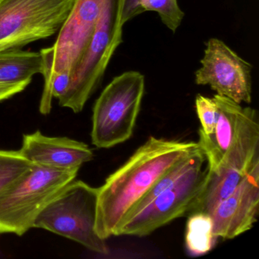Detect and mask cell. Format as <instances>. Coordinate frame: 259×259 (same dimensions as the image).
I'll list each match as a JSON object with an SVG mask.
<instances>
[{
  "mask_svg": "<svg viewBox=\"0 0 259 259\" xmlns=\"http://www.w3.org/2000/svg\"><path fill=\"white\" fill-rule=\"evenodd\" d=\"M200 148L198 142L151 136L98 188L95 230L104 239L115 236L127 213L174 165Z\"/></svg>",
  "mask_w": 259,
  "mask_h": 259,
  "instance_id": "obj_1",
  "label": "cell"
},
{
  "mask_svg": "<svg viewBox=\"0 0 259 259\" xmlns=\"http://www.w3.org/2000/svg\"><path fill=\"white\" fill-rule=\"evenodd\" d=\"M218 119L213 133L200 130L198 143L209 170L249 171L259 163V125L257 112L224 96L213 97Z\"/></svg>",
  "mask_w": 259,
  "mask_h": 259,
  "instance_id": "obj_2",
  "label": "cell"
},
{
  "mask_svg": "<svg viewBox=\"0 0 259 259\" xmlns=\"http://www.w3.org/2000/svg\"><path fill=\"white\" fill-rule=\"evenodd\" d=\"M79 169H59L34 164L0 193V234L22 236L45 207L78 175Z\"/></svg>",
  "mask_w": 259,
  "mask_h": 259,
  "instance_id": "obj_3",
  "label": "cell"
},
{
  "mask_svg": "<svg viewBox=\"0 0 259 259\" xmlns=\"http://www.w3.org/2000/svg\"><path fill=\"white\" fill-rule=\"evenodd\" d=\"M98 198V188L73 180L40 212L34 228L64 236L98 254H108L106 239L95 230Z\"/></svg>",
  "mask_w": 259,
  "mask_h": 259,
  "instance_id": "obj_4",
  "label": "cell"
},
{
  "mask_svg": "<svg viewBox=\"0 0 259 259\" xmlns=\"http://www.w3.org/2000/svg\"><path fill=\"white\" fill-rule=\"evenodd\" d=\"M145 76L128 71L115 77L101 92L93 108L92 142L110 148L133 136L145 95Z\"/></svg>",
  "mask_w": 259,
  "mask_h": 259,
  "instance_id": "obj_5",
  "label": "cell"
},
{
  "mask_svg": "<svg viewBox=\"0 0 259 259\" xmlns=\"http://www.w3.org/2000/svg\"><path fill=\"white\" fill-rule=\"evenodd\" d=\"M119 0H107L90 44L66 95L59 100L61 107L78 113L102 82L115 51L122 43Z\"/></svg>",
  "mask_w": 259,
  "mask_h": 259,
  "instance_id": "obj_6",
  "label": "cell"
},
{
  "mask_svg": "<svg viewBox=\"0 0 259 259\" xmlns=\"http://www.w3.org/2000/svg\"><path fill=\"white\" fill-rule=\"evenodd\" d=\"M75 0H0V52L60 31Z\"/></svg>",
  "mask_w": 259,
  "mask_h": 259,
  "instance_id": "obj_7",
  "label": "cell"
},
{
  "mask_svg": "<svg viewBox=\"0 0 259 259\" xmlns=\"http://www.w3.org/2000/svg\"><path fill=\"white\" fill-rule=\"evenodd\" d=\"M205 162L198 163L177 183L139 210L130 212L115 236H148L171 221L188 214L202 190L207 174Z\"/></svg>",
  "mask_w": 259,
  "mask_h": 259,
  "instance_id": "obj_8",
  "label": "cell"
},
{
  "mask_svg": "<svg viewBox=\"0 0 259 259\" xmlns=\"http://www.w3.org/2000/svg\"><path fill=\"white\" fill-rule=\"evenodd\" d=\"M107 0H75L55 43L40 51L45 84L55 74L73 77L90 44Z\"/></svg>",
  "mask_w": 259,
  "mask_h": 259,
  "instance_id": "obj_9",
  "label": "cell"
},
{
  "mask_svg": "<svg viewBox=\"0 0 259 259\" xmlns=\"http://www.w3.org/2000/svg\"><path fill=\"white\" fill-rule=\"evenodd\" d=\"M201 67L195 73L198 85H208L216 95L238 104L251 101L253 66L222 40L209 39L206 43Z\"/></svg>",
  "mask_w": 259,
  "mask_h": 259,
  "instance_id": "obj_10",
  "label": "cell"
},
{
  "mask_svg": "<svg viewBox=\"0 0 259 259\" xmlns=\"http://www.w3.org/2000/svg\"><path fill=\"white\" fill-rule=\"evenodd\" d=\"M259 207V163L211 213L213 236L232 239L252 228Z\"/></svg>",
  "mask_w": 259,
  "mask_h": 259,
  "instance_id": "obj_11",
  "label": "cell"
},
{
  "mask_svg": "<svg viewBox=\"0 0 259 259\" xmlns=\"http://www.w3.org/2000/svg\"><path fill=\"white\" fill-rule=\"evenodd\" d=\"M21 154L31 163L59 169H80L94 159L84 142L67 137H50L40 131L24 135Z\"/></svg>",
  "mask_w": 259,
  "mask_h": 259,
  "instance_id": "obj_12",
  "label": "cell"
},
{
  "mask_svg": "<svg viewBox=\"0 0 259 259\" xmlns=\"http://www.w3.org/2000/svg\"><path fill=\"white\" fill-rule=\"evenodd\" d=\"M248 172L230 169L215 172L207 169L202 190L188 214L204 213L211 215L216 207L234 192Z\"/></svg>",
  "mask_w": 259,
  "mask_h": 259,
  "instance_id": "obj_13",
  "label": "cell"
},
{
  "mask_svg": "<svg viewBox=\"0 0 259 259\" xmlns=\"http://www.w3.org/2000/svg\"><path fill=\"white\" fill-rule=\"evenodd\" d=\"M44 60L40 52L21 49L0 52V82L30 83L37 74H43Z\"/></svg>",
  "mask_w": 259,
  "mask_h": 259,
  "instance_id": "obj_14",
  "label": "cell"
},
{
  "mask_svg": "<svg viewBox=\"0 0 259 259\" xmlns=\"http://www.w3.org/2000/svg\"><path fill=\"white\" fill-rule=\"evenodd\" d=\"M217 238L213 236V221L210 215L204 213L189 214L186 231V247L193 256L207 254L214 246Z\"/></svg>",
  "mask_w": 259,
  "mask_h": 259,
  "instance_id": "obj_15",
  "label": "cell"
},
{
  "mask_svg": "<svg viewBox=\"0 0 259 259\" xmlns=\"http://www.w3.org/2000/svg\"><path fill=\"white\" fill-rule=\"evenodd\" d=\"M34 163L19 151L0 150V193L32 169Z\"/></svg>",
  "mask_w": 259,
  "mask_h": 259,
  "instance_id": "obj_16",
  "label": "cell"
},
{
  "mask_svg": "<svg viewBox=\"0 0 259 259\" xmlns=\"http://www.w3.org/2000/svg\"><path fill=\"white\" fill-rule=\"evenodd\" d=\"M143 13H158L163 25L175 33L181 25L185 13L179 7L177 0H143L140 3Z\"/></svg>",
  "mask_w": 259,
  "mask_h": 259,
  "instance_id": "obj_17",
  "label": "cell"
},
{
  "mask_svg": "<svg viewBox=\"0 0 259 259\" xmlns=\"http://www.w3.org/2000/svg\"><path fill=\"white\" fill-rule=\"evenodd\" d=\"M195 109L201 124V131L206 135L213 133L218 119V109L213 98L198 95L195 98Z\"/></svg>",
  "mask_w": 259,
  "mask_h": 259,
  "instance_id": "obj_18",
  "label": "cell"
},
{
  "mask_svg": "<svg viewBox=\"0 0 259 259\" xmlns=\"http://www.w3.org/2000/svg\"><path fill=\"white\" fill-rule=\"evenodd\" d=\"M120 22L125 25L139 15L143 13L139 0H119Z\"/></svg>",
  "mask_w": 259,
  "mask_h": 259,
  "instance_id": "obj_19",
  "label": "cell"
},
{
  "mask_svg": "<svg viewBox=\"0 0 259 259\" xmlns=\"http://www.w3.org/2000/svg\"><path fill=\"white\" fill-rule=\"evenodd\" d=\"M28 83H17V84H7L0 82V101L9 99L17 94L23 92Z\"/></svg>",
  "mask_w": 259,
  "mask_h": 259,
  "instance_id": "obj_20",
  "label": "cell"
},
{
  "mask_svg": "<svg viewBox=\"0 0 259 259\" xmlns=\"http://www.w3.org/2000/svg\"><path fill=\"white\" fill-rule=\"evenodd\" d=\"M142 1H143V0H139V4H140V3L142 2Z\"/></svg>",
  "mask_w": 259,
  "mask_h": 259,
  "instance_id": "obj_21",
  "label": "cell"
}]
</instances>
